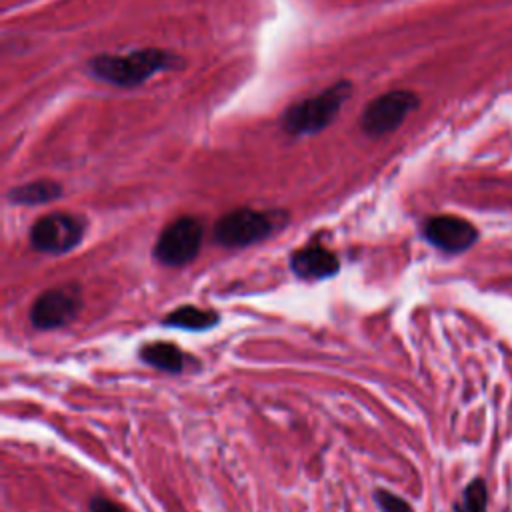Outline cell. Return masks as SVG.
Wrapping results in <instances>:
<instances>
[{
	"label": "cell",
	"instance_id": "1",
	"mask_svg": "<svg viewBox=\"0 0 512 512\" xmlns=\"http://www.w3.org/2000/svg\"><path fill=\"white\" fill-rule=\"evenodd\" d=\"M178 62H180L178 56L172 52L158 50V48H142L128 54L94 56L88 60L86 68L90 76L100 82L132 88L146 82L150 76L158 72L176 68Z\"/></svg>",
	"mask_w": 512,
	"mask_h": 512
},
{
	"label": "cell",
	"instance_id": "10",
	"mask_svg": "<svg viewBox=\"0 0 512 512\" xmlns=\"http://www.w3.org/2000/svg\"><path fill=\"white\" fill-rule=\"evenodd\" d=\"M60 194H62V188H60L58 182H54V180H34V182H26V184H20L16 188H10L6 196L12 204L36 206V204L52 202Z\"/></svg>",
	"mask_w": 512,
	"mask_h": 512
},
{
	"label": "cell",
	"instance_id": "7",
	"mask_svg": "<svg viewBox=\"0 0 512 512\" xmlns=\"http://www.w3.org/2000/svg\"><path fill=\"white\" fill-rule=\"evenodd\" d=\"M82 308V290L78 284H62L42 292L32 308L30 322L38 330H54L70 324Z\"/></svg>",
	"mask_w": 512,
	"mask_h": 512
},
{
	"label": "cell",
	"instance_id": "4",
	"mask_svg": "<svg viewBox=\"0 0 512 512\" xmlns=\"http://www.w3.org/2000/svg\"><path fill=\"white\" fill-rule=\"evenodd\" d=\"M204 228L194 216H182L170 222L154 244V258L166 266H184L192 262L202 246Z\"/></svg>",
	"mask_w": 512,
	"mask_h": 512
},
{
	"label": "cell",
	"instance_id": "11",
	"mask_svg": "<svg viewBox=\"0 0 512 512\" xmlns=\"http://www.w3.org/2000/svg\"><path fill=\"white\" fill-rule=\"evenodd\" d=\"M142 362L168 374H178L184 368V354L172 342H150L140 350Z\"/></svg>",
	"mask_w": 512,
	"mask_h": 512
},
{
	"label": "cell",
	"instance_id": "3",
	"mask_svg": "<svg viewBox=\"0 0 512 512\" xmlns=\"http://www.w3.org/2000/svg\"><path fill=\"white\" fill-rule=\"evenodd\" d=\"M288 214L282 210L236 208L214 224V240L226 248H244L260 242L284 226Z\"/></svg>",
	"mask_w": 512,
	"mask_h": 512
},
{
	"label": "cell",
	"instance_id": "14",
	"mask_svg": "<svg viewBox=\"0 0 512 512\" xmlns=\"http://www.w3.org/2000/svg\"><path fill=\"white\" fill-rule=\"evenodd\" d=\"M374 500L382 512H412L410 504L404 498H400L398 494L384 490V488L374 492Z\"/></svg>",
	"mask_w": 512,
	"mask_h": 512
},
{
	"label": "cell",
	"instance_id": "13",
	"mask_svg": "<svg viewBox=\"0 0 512 512\" xmlns=\"http://www.w3.org/2000/svg\"><path fill=\"white\" fill-rule=\"evenodd\" d=\"M488 492L480 478L472 480L464 490V508L466 512H486Z\"/></svg>",
	"mask_w": 512,
	"mask_h": 512
},
{
	"label": "cell",
	"instance_id": "9",
	"mask_svg": "<svg viewBox=\"0 0 512 512\" xmlns=\"http://www.w3.org/2000/svg\"><path fill=\"white\" fill-rule=\"evenodd\" d=\"M290 268L298 278L322 280L334 276L340 264L336 254H332L324 246H306L290 256Z\"/></svg>",
	"mask_w": 512,
	"mask_h": 512
},
{
	"label": "cell",
	"instance_id": "2",
	"mask_svg": "<svg viewBox=\"0 0 512 512\" xmlns=\"http://www.w3.org/2000/svg\"><path fill=\"white\" fill-rule=\"evenodd\" d=\"M350 92H352V84L348 80H338L332 86L324 88L322 92L292 104L290 108L284 110L280 118L282 130L296 136L320 132L336 118V114L340 112Z\"/></svg>",
	"mask_w": 512,
	"mask_h": 512
},
{
	"label": "cell",
	"instance_id": "5",
	"mask_svg": "<svg viewBox=\"0 0 512 512\" xmlns=\"http://www.w3.org/2000/svg\"><path fill=\"white\" fill-rule=\"evenodd\" d=\"M420 100L410 90H390L366 104L360 116V128L368 136H384L394 132L410 112L418 108Z\"/></svg>",
	"mask_w": 512,
	"mask_h": 512
},
{
	"label": "cell",
	"instance_id": "8",
	"mask_svg": "<svg viewBox=\"0 0 512 512\" xmlns=\"http://www.w3.org/2000/svg\"><path fill=\"white\" fill-rule=\"evenodd\" d=\"M424 236L436 248L456 254L468 250L478 240V230L460 216L440 214L426 220Z\"/></svg>",
	"mask_w": 512,
	"mask_h": 512
},
{
	"label": "cell",
	"instance_id": "15",
	"mask_svg": "<svg viewBox=\"0 0 512 512\" xmlns=\"http://www.w3.org/2000/svg\"><path fill=\"white\" fill-rule=\"evenodd\" d=\"M90 512H126L120 504L104 498V496H96L90 500Z\"/></svg>",
	"mask_w": 512,
	"mask_h": 512
},
{
	"label": "cell",
	"instance_id": "12",
	"mask_svg": "<svg viewBox=\"0 0 512 512\" xmlns=\"http://www.w3.org/2000/svg\"><path fill=\"white\" fill-rule=\"evenodd\" d=\"M218 322L220 316L214 310H202L198 306H180L162 320V324L182 330H208Z\"/></svg>",
	"mask_w": 512,
	"mask_h": 512
},
{
	"label": "cell",
	"instance_id": "6",
	"mask_svg": "<svg viewBox=\"0 0 512 512\" xmlns=\"http://www.w3.org/2000/svg\"><path fill=\"white\" fill-rule=\"evenodd\" d=\"M84 230L86 224L80 216L68 212H52L32 224L30 244L38 252L64 254L82 242Z\"/></svg>",
	"mask_w": 512,
	"mask_h": 512
}]
</instances>
